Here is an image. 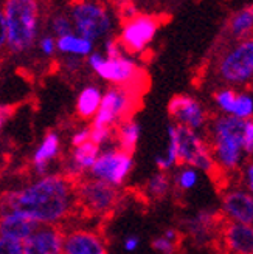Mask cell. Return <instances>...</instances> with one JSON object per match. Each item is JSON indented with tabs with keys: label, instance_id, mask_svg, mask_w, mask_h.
<instances>
[{
	"label": "cell",
	"instance_id": "obj_21",
	"mask_svg": "<svg viewBox=\"0 0 253 254\" xmlns=\"http://www.w3.org/2000/svg\"><path fill=\"white\" fill-rule=\"evenodd\" d=\"M56 50H59L62 55H69L75 58H84V56L88 58L93 53V44L72 33L69 36L58 37Z\"/></svg>",
	"mask_w": 253,
	"mask_h": 254
},
{
	"label": "cell",
	"instance_id": "obj_17",
	"mask_svg": "<svg viewBox=\"0 0 253 254\" xmlns=\"http://www.w3.org/2000/svg\"><path fill=\"white\" fill-rule=\"evenodd\" d=\"M36 223L22 214L0 206V236L23 242L34 230Z\"/></svg>",
	"mask_w": 253,
	"mask_h": 254
},
{
	"label": "cell",
	"instance_id": "obj_39",
	"mask_svg": "<svg viewBox=\"0 0 253 254\" xmlns=\"http://www.w3.org/2000/svg\"><path fill=\"white\" fill-rule=\"evenodd\" d=\"M6 47V30H5V17L3 9L0 6V52Z\"/></svg>",
	"mask_w": 253,
	"mask_h": 254
},
{
	"label": "cell",
	"instance_id": "obj_23",
	"mask_svg": "<svg viewBox=\"0 0 253 254\" xmlns=\"http://www.w3.org/2000/svg\"><path fill=\"white\" fill-rule=\"evenodd\" d=\"M252 27H253V8L252 6H246L236 11L229 22V31L233 39L238 42L250 39L249 36L252 33Z\"/></svg>",
	"mask_w": 253,
	"mask_h": 254
},
{
	"label": "cell",
	"instance_id": "obj_16",
	"mask_svg": "<svg viewBox=\"0 0 253 254\" xmlns=\"http://www.w3.org/2000/svg\"><path fill=\"white\" fill-rule=\"evenodd\" d=\"M222 242L229 254H253V230L250 225L225 222Z\"/></svg>",
	"mask_w": 253,
	"mask_h": 254
},
{
	"label": "cell",
	"instance_id": "obj_2",
	"mask_svg": "<svg viewBox=\"0 0 253 254\" xmlns=\"http://www.w3.org/2000/svg\"><path fill=\"white\" fill-rule=\"evenodd\" d=\"M247 121V120H246ZM230 115L218 117L211 124L210 150L219 172H233L239 168L244 154V123Z\"/></svg>",
	"mask_w": 253,
	"mask_h": 254
},
{
	"label": "cell",
	"instance_id": "obj_42",
	"mask_svg": "<svg viewBox=\"0 0 253 254\" xmlns=\"http://www.w3.org/2000/svg\"><path fill=\"white\" fill-rule=\"evenodd\" d=\"M163 237H167L168 240H172V242H180V233L175 230V228H168L167 231L162 233Z\"/></svg>",
	"mask_w": 253,
	"mask_h": 254
},
{
	"label": "cell",
	"instance_id": "obj_15",
	"mask_svg": "<svg viewBox=\"0 0 253 254\" xmlns=\"http://www.w3.org/2000/svg\"><path fill=\"white\" fill-rule=\"evenodd\" d=\"M222 211L227 222L250 225L253 222V198L247 190H232L222 200Z\"/></svg>",
	"mask_w": 253,
	"mask_h": 254
},
{
	"label": "cell",
	"instance_id": "obj_31",
	"mask_svg": "<svg viewBox=\"0 0 253 254\" xmlns=\"http://www.w3.org/2000/svg\"><path fill=\"white\" fill-rule=\"evenodd\" d=\"M113 132H112V127H95L92 126L90 129V143H93L95 146H101L107 143L109 139L112 138Z\"/></svg>",
	"mask_w": 253,
	"mask_h": 254
},
{
	"label": "cell",
	"instance_id": "obj_32",
	"mask_svg": "<svg viewBox=\"0 0 253 254\" xmlns=\"http://www.w3.org/2000/svg\"><path fill=\"white\" fill-rule=\"evenodd\" d=\"M0 254H23L22 242L0 236Z\"/></svg>",
	"mask_w": 253,
	"mask_h": 254
},
{
	"label": "cell",
	"instance_id": "obj_25",
	"mask_svg": "<svg viewBox=\"0 0 253 254\" xmlns=\"http://www.w3.org/2000/svg\"><path fill=\"white\" fill-rule=\"evenodd\" d=\"M168 190H169V179L167 172L154 174L146 183V192L151 198L160 200L168 194Z\"/></svg>",
	"mask_w": 253,
	"mask_h": 254
},
{
	"label": "cell",
	"instance_id": "obj_28",
	"mask_svg": "<svg viewBox=\"0 0 253 254\" xmlns=\"http://www.w3.org/2000/svg\"><path fill=\"white\" fill-rule=\"evenodd\" d=\"M197 171L194 168H188L185 166L179 174H177V186H179V189H183V190H188L196 186L197 183Z\"/></svg>",
	"mask_w": 253,
	"mask_h": 254
},
{
	"label": "cell",
	"instance_id": "obj_19",
	"mask_svg": "<svg viewBox=\"0 0 253 254\" xmlns=\"http://www.w3.org/2000/svg\"><path fill=\"white\" fill-rule=\"evenodd\" d=\"M61 150V138L56 132L50 130L44 139L41 146L36 149L33 155V166L37 174H45L48 169V163L55 160Z\"/></svg>",
	"mask_w": 253,
	"mask_h": 254
},
{
	"label": "cell",
	"instance_id": "obj_20",
	"mask_svg": "<svg viewBox=\"0 0 253 254\" xmlns=\"http://www.w3.org/2000/svg\"><path fill=\"white\" fill-rule=\"evenodd\" d=\"M103 93L96 85H87L77 98V115L83 120H90L96 115Z\"/></svg>",
	"mask_w": 253,
	"mask_h": 254
},
{
	"label": "cell",
	"instance_id": "obj_3",
	"mask_svg": "<svg viewBox=\"0 0 253 254\" xmlns=\"http://www.w3.org/2000/svg\"><path fill=\"white\" fill-rule=\"evenodd\" d=\"M6 30V48L11 53L30 50L39 28V3L34 0H8L2 6Z\"/></svg>",
	"mask_w": 253,
	"mask_h": 254
},
{
	"label": "cell",
	"instance_id": "obj_34",
	"mask_svg": "<svg viewBox=\"0 0 253 254\" xmlns=\"http://www.w3.org/2000/svg\"><path fill=\"white\" fill-rule=\"evenodd\" d=\"M104 55L109 59L123 56V50H121V47H120L117 39H107L106 41V44H104Z\"/></svg>",
	"mask_w": 253,
	"mask_h": 254
},
{
	"label": "cell",
	"instance_id": "obj_10",
	"mask_svg": "<svg viewBox=\"0 0 253 254\" xmlns=\"http://www.w3.org/2000/svg\"><path fill=\"white\" fill-rule=\"evenodd\" d=\"M160 16H151V14H138L123 23V30L120 34L118 44L123 52L137 55L151 44L154 36L162 25Z\"/></svg>",
	"mask_w": 253,
	"mask_h": 254
},
{
	"label": "cell",
	"instance_id": "obj_18",
	"mask_svg": "<svg viewBox=\"0 0 253 254\" xmlns=\"http://www.w3.org/2000/svg\"><path fill=\"white\" fill-rule=\"evenodd\" d=\"M98 155H99V147L90 141L80 146V147H73L72 157H70L69 166H67V172H69L67 177L77 182V177L92 169Z\"/></svg>",
	"mask_w": 253,
	"mask_h": 254
},
{
	"label": "cell",
	"instance_id": "obj_30",
	"mask_svg": "<svg viewBox=\"0 0 253 254\" xmlns=\"http://www.w3.org/2000/svg\"><path fill=\"white\" fill-rule=\"evenodd\" d=\"M153 248L162 254H177L180 251V242H172L160 234L153 239Z\"/></svg>",
	"mask_w": 253,
	"mask_h": 254
},
{
	"label": "cell",
	"instance_id": "obj_24",
	"mask_svg": "<svg viewBox=\"0 0 253 254\" xmlns=\"http://www.w3.org/2000/svg\"><path fill=\"white\" fill-rule=\"evenodd\" d=\"M214 223H216V215L211 211H202L188 222V230L197 242H204L208 239Z\"/></svg>",
	"mask_w": 253,
	"mask_h": 254
},
{
	"label": "cell",
	"instance_id": "obj_4",
	"mask_svg": "<svg viewBox=\"0 0 253 254\" xmlns=\"http://www.w3.org/2000/svg\"><path fill=\"white\" fill-rule=\"evenodd\" d=\"M219 79L232 87L246 85L253 76V41L246 39L229 47L218 59Z\"/></svg>",
	"mask_w": 253,
	"mask_h": 254
},
{
	"label": "cell",
	"instance_id": "obj_22",
	"mask_svg": "<svg viewBox=\"0 0 253 254\" xmlns=\"http://www.w3.org/2000/svg\"><path fill=\"white\" fill-rule=\"evenodd\" d=\"M117 139H118V149H121L126 154L132 155L138 139H140V124H138L135 120L128 118L121 123H118V129H117Z\"/></svg>",
	"mask_w": 253,
	"mask_h": 254
},
{
	"label": "cell",
	"instance_id": "obj_14",
	"mask_svg": "<svg viewBox=\"0 0 253 254\" xmlns=\"http://www.w3.org/2000/svg\"><path fill=\"white\" fill-rule=\"evenodd\" d=\"M62 254H109L103 236L90 230H73L64 234Z\"/></svg>",
	"mask_w": 253,
	"mask_h": 254
},
{
	"label": "cell",
	"instance_id": "obj_36",
	"mask_svg": "<svg viewBox=\"0 0 253 254\" xmlns=\"http://www.w3.org/2000/svg\"><path fill=\"white\" fill-rule=\"evenodd\" d=\"M90 141V129H81L78 132H75L72 135V139H70V143L73 147H80L85 143Z\"/></svg>",
	"mask_w": 253,
	"mask_h": 254
},
{
	"label": "cell",
	"instance_id": "obj_33",
	"mask_svg": "<svg viewBox=\"0 0 253 254\" xmlns=\"http://www.w3.org/2000/svg\"><path fill=\"white\" fill-rule=\"evenodd\" d=\"M243 143H244V154L252 155V152H253V123H252V120H247L244 123Z\"/></svg>",
	"mask_w": 253,
	"mask_h": 254
},
{
	"label": "cell",
	"instance_id": "obj_40",
	"mask_svg": "<svg viewBox=\"0 0 253 254\" xmlns=\"http://www.w3.org/2000/svg\"><path fill=\"white\" fill-rule=\"evenodd\" d=\"M81 65V59L80 58H75V56H67L66 59V68L70 71H77Z\"/></svg>",
	"mask_w": 253,
	"mask_h": 254
},
{
	"label": "cell",
	"instance_id": "obj_38",
	"mask_svg": "<svg viewBox=\"0 0 253 254\" xmlns=\"http://www.w3.org/2000/svg\"><path fill=\"white\" fill-rule=\"evenodd\" d=\"M138 245H140V237H138V236H128L124 239V242H123L124 250L129 251V253L135 251L138 248Z\"/></svg>",
	"mask_w": 253,
	"mask_h": 254
},
{
	"label": "cell",
	"instance_id": "obj_11",
	"mask_svg": "<svg viewBox=\"0 0 253 254\" xmlns=\"http://www.w3.org/2000/svg\"><path fill=\"white\" fill-rule=\"evenodd\" d=\"M134 168L132 155L126 154L121 149H110L101 152L96 161L90 169V174L95 180L104 182L113 188L124 183Z\"/></svg>",
	"mask_w": 253,
	"mask_h": 254
},
{
	"label": "cell",
	"instance_id": "obj_29",
	"mask_svg": "<svg viewBox=\"0 0 253 254\" xmlns=\"http://www.w3.org/2000/svg\"><path fill=\"white\" fill-rule=\"evenodd\" d=\"M52 30L58 37L69 36L73 31V23L70 20V16L67 14H58L52 19Z\"/></svg>",
	"mask_w": 253,
	"mask_h": 254
},
{
	"label": "cell",
	"instance_id": "obj_37",
	"mask_svg": "<svg viewBox=\"0 0 253 254\" xmlns=\"http://www.w3.org/2000/svg\"><path fill=\"white\" fill-rule=\"evenodd\" d=\"M14 113V107L12 106H0V133H2L5 124Z\"/></svg>",
	"mask_w": 253,
	"mask_h": 254
},
{
	"label": "cell",
	"instance_id": "obj_35",
	"mask_svg": "<svg viewBox=\"0 0 253 254\" xmlns=\"http://www.w3.org/2000/svg\"><path fill=\"white\" fill-rule=\"evenodd\" d=\"M39 48L45 56H53L56 52V39L53 36H44L39 41Z\"/></svg>",
	"mask_w": 253,
	"mask_h": 254
},
{
	"label": "cell",
	"instance_id": "obj_26",
	"mask_svg": "<svg viewBox=\"0 0 253 254\" xmlns=\"http://www.w3.org/2000/svg\"><path fill=\"white\" fill-rule=\"evenodd\" d=\"M236 96H238V92L235 90V88L224 87L214 93V101H216L218 107L225 113V115L232 117L233 109H235V103H236Z\"/></svg>",
	"mask_w": 253,
	"mask_h": 254
},
{
	"label": "cell",
	"instance_id": "obj_41",
	"mask_svg": "<svg viewBox=\"0 0 253 254\" xmlns=\"http://www.w3.org/2000/svg\"><path fill=\"white\" fill-rule=\"evenodd\" d=\"M246 188H247V192L250 190V194H252V189H253V166H252V163L247 164V168H246Z\"/></svg>",
	"mask_w": 253,
	"mask_h": 254
},
{
	"label": "cell",
	"instance_id": "obj_13",
	"mask_svg": "<svg viewBox=\"0 0 253 254\" xmlns=\"http://www.w3.org/2000/svg\"><path fill=\"white\" fill-rule=\"evenodd\" d=\"M64 230L59 225H37L23 240V254H62Z\"/></svg>",
	"mask_w": 253,
	"mask_h": 254
},
{
	"label": "cell",
	"instance_id": "obj_9",
	"mask_svg": "<svg viewBox=\"0 0 253 254\" xmlns=\"http://www.w3.org/2000/svg\"><path fill=\"white\" fill-rule=\"evenodd\" d=\"M75 194H77V208H81L84 212L92 215L109 212L117 205L120 197L117 188L95 179L78 182L75 186Z\"/></svg>",
	"mask_w": 253,
	"mask_h": 254
},
{
	"label": "cell",
	"instance_id": "obj_1",
	"mask_svg": "<svg viewBox=\"0 0 253 254\" xmlns=\"http://www.w3.org/2000/svg\"><path fill=\"white\" fill-rule=\"evenodd\" d=\"M77 182L67 175H45L0 197V206L22 214L36 225H58L77 211Z\"/></svg>",
	"mask_w": 253,
	"mask_h": 254
},
{
	"label": "cell",
	"instance_id": "obj_6",
	"mask_svg": "<svg viewBox=\"0 0 253 254\" xmlns=\"http://www.w3.org/2000/svg\"><path fill=\"white\" fill-rule=\"evenodd\" d=\"M87 62L101 79L112 82L113 87H124L138 92V84L142 81L140 70L132 59L126 56L109 59L104 55L95 52L88 56Z\"/></svg>",
	"mask_w": 253,
	"mask_h": 254
},
{
	"label": "cell",
	"instance_id": "obj_8",
	"mask_svg": "<svg viewBox=\"0 0 253 254\" xmlns=\"http://www.w3.org/2000/svg\"><path fill=\"white\" fill-rule=\"evenodd\" d=\"M135 90L124 87H110L101 98V104L93 117L95 127H112L131 118L134 109L137 107Z\"/></svg>",
	"mask_w": 253,
	"mask_h": 254
},
{
	"label": "cell",
	"instance_id": "obj_27",
	"mask_svg": "<svg viewBox=\"0 0 253 254\" xmlns=\"http://www.w3.org/2000/svg\"><path fill=\"white\" fill-rule=\"evenodd\" d=\"M252 113H253V99H252V95H249L246 92L238 93L232 117L246 121V120H250Z\"/></svg>",
	"mask_w": 253,
	"mask_h": 254
},
{
	"label": "cell",
	"instance_id": "obj_12",
	"mask_svg": "<svg viewBox=\"0 0 253 254\" xmlns=\"http://www.w3.org/2000/svg\"><path fill=\"white\" fill-rule=\"evenodd\" d=\"M168 113L174 118L177 126H183L189 130H199L205 127L208 115L199 101L188 95H175L168 103Z\"/></svg>",
	"mask_w": 253,
	"mask_h": 254
},
{
	"label": "cell",
	"instance_id": "obj_5",
	"mask_svg": "<svg viewBox=\"0 0 253 254\" xmlns=\"http://www.w3.org/2000/svg\"><path fill=\"white\" fill-rule=\"evenodd\" d=\"M70 20L77 36L88 42L103 39L110 33L112 19L104 5L95 2H78L72 5Z\"/></svg>",
	"mask_w": 253,
	"mask_h": 254
},
{
	"label": "cell",
	"instance_id": "obj_7",
	"mask_svg": "<svg viewBox=\"0 0 253 254\" xmlns=\"http://www.w3.org/2000/svg\"><path fill=\"white\" fill-rule=\"evenodd\" d=\"M177 166L199 168L210 175H218L219 171L214 164L210 146L196 132L177 126Z\"/></svg>",
	"mask_w": 253,
	"mask_h": 254
}]
</instances>
